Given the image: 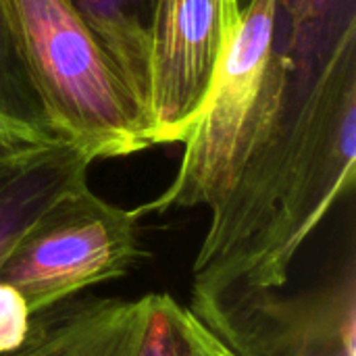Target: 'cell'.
Here are the masks:
<instances>
[{
  "mask_svg": "<svg viewBox=\"0 0 356 356\" xmlns=\"http://www.w3.org/2000/svg\"><path fill=\"white\" fill-rule=\"evenodd\" d=\"M58 138L96 161L152 146L138 104L69 0H0V142Z\"/></svg>",
  "mask_w": 356,
  "mask_h": 356,
  "instance_id": "6da1fadb",
  "label": "cell"
},
{
  "mask_svg": "<svg viewBox=\"0 0 356 356\" xmlns=\"http://www.w3.org/2000/svg\"><path fill=\"white\" fill-rule=\"evenodd\" d=\"M275 0H250L209 98L188 129L171 186L134 209L140 217L173 209H215L242 173L277 140L290 63L275 48Z\"/></svg>",
  "mask_w": 356,
  "mask_h": 356,
  "instance_id": "7a4b0ae2",
  "label": "cell"
},
{
  "mask_svg": "<svg viewBox=\"0 0 356 356\" xmlns=\"http://www.w3.org/2000/svg\"><path fill=\"white\" fill-rule=\"evenodd\" d=\"M138 215L98 198L88 184L42 213L0 259V282L13 286L31 315L123 277L142 257Z\"/></svg>",
  "mask_w": 356,
  "mask_h": 356,
  "instance_id": "3957f363",
  "label": "cell"
},
{
  "mask_svg": "<svg viewBox=\"0 0 356 356\" xmlns=\"http://www.w3.org/2000/svg\"><path fill=\"white\" fill-rule=\"evenodd\" d=\"M240 19V0H156L150 31L152 146L186 140Z\"/></svg>",
  "mask_w": 356,
  "mask_h": 356,
  "instance_id": "277c9868",
  "label": "cell"
},
{
  "mask_svg": "<svg viewBox=\"0 0 356 356\" xmlns=\"http://www.w3.org/2000/svg\"><path fill=\"white\" fill-rule=\"evenodd\" d=\"M188 321L169 294L71 296L31 315L25 342L0 356H190Z\"/></svg>",
  "mask_w": 356,
  "mask_h": 356,
  "instance_id": "5b68a950",
  "label": "cell"
},
{
  "mask_svg": "<svg viewBox=\"0 0 356 356\" xmlns=\"http://www.w3.org/2000/svg\"><path fill=\"white\" fill-rule=\"evenodd\" d=\"M194 317L240 356H355L350 286L344 294L300 300L261 292Z\"/></svg>",
  "mask_w": 356,
  "mask_h": 356,
  "instance_id": "8992f818",
  "label": "cell"
},
{
  "mask_svg": "<svg viewBox=\"0 0 356 356\" xmlns=\"http://www.w3.org/2000/svg\"><path fill=\"white\" fill-rule=\"evenodd\" d=\"M96 159L77 142H0V259L31 223L69 192L88 184Z\"/></svg>",
  "mask_w": 356,
  "mask_h": 356,
  "instance_id": "52a82bcc",
  "label": "cell"
},
{
  "mask_svg": "<svg viewBox=\"0 0 356 356\" xmlns=\"http://www.w3.org/2000/svg\"><path fill=\"white\" fill-rule=\"evenodd\" d=\"M275 48L296 86L317 88L356 67V0H275Z\"/></svg>",
  "mask_w": 356,
  "mask_h": 356,
  "instance_id": "ba28073f",
  "label": "cell"
},
{
  "mask_svg": "<svg viewBox=\"0 0 356 356\" xmlns=\"http://www.w3.org/2000/svg\"><path fill=\"white\" fill-rule=\"evenodd\" d=\"M138 104L150 136V31L156 0H69Z\"/></svg>",
  "mask_w": 356,
  "mask_h": 356,
  "instance_id": "9c48e42d",
  "label": "cell"
},
{
  "mask_svg": "<svg viewBox=\"0 0 356 356\" xmlns=\"http://www.w3.org/2000/svg\"><path fill=\"white\" fill-rule=\"evenodd\" d=\"M31 313L25 298L8 284L0 282V355L15 353L27 338Z\"/></svg>",
  "mask_w": 356,
  "mask_h": 356,
  "instance_id": "30bf717a",
  "label": "cell"
},
{
  "mask_svg": "<svg viewBox=\"0 0 356 356\" xmlns=\"http://www.w3.org/2000/svg\"><path fill=\"white\" fill-rule=\"evenodd\" d=\"M188 330H190V356H240L223 340H219L204 323H200L192 313H190Z\"/></svg>",
  "mask_w": 356,
  "mask_h": 356,
  "instance_id": "8fae6325",
  "label": "cell"
}]
</instances>
